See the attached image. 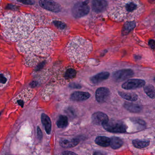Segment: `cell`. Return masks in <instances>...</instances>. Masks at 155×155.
<instances>
[{
	"label": "cell",
	"mask_w": 155,
	"mask_h": 155,
	"mask_svg": "<svg viewBox=\"0 0 155 155\" xmlns=\"http://www.w3.org/2000/svg\"><path fill=\"white\" fill-rule=\"evenodd\" d=\"M119 95L124 99L130 101H136L137 100L138 97L135 93H129L123 91H119Z\"/></svg>",
	"instance_id": "21"
},
{
	"label": "cell",
	"mask_w": 155,
	"mask_h": 155,
	"mask_svg": "<svg viewBox=\"0 0 155 155\" xmlns=\"http://www.w3.org/2000/svg\"><path fill=\"white\" fill-rule=\"evenodd\" d=\"M77 71L72 68H69L65 71L64 78L66 79H72L76 77Z\"/></svg>",
	"instance_id": "27"
},
{
	"label": "cell",
	"mask_w": 155,
	"mask_h": 155,
	"mask_svg": "<svg viewBox=\"0 0 155 155\" xmlns=\"http://www.w3.org/2000/svg\"><path fill=\"white\" fill-rule=\"evenodd\" d=\"M39 4L43 8L52 12H59L61 10V6L53 0H40Z\"/></svg>",
	"instance_id": "9"
},
{
	"label": "cell",
	"mask_w": 155,
	"mask_h": 155,
	"mask_svg": "<svg viewBox=\"0 0 155 155\" xmlns=\"http://www.w3.org/2000/svg\"><path fill=\"white\" fill-rule=\"evenodd\" d=\"M134 71L130 69H124L113 73V78L116 81L120 82L134 76Z\"/></svg>",
	"instance_id": "8"
},
{
	"label": "cell",
	"mask_w": 155,
	"mask_h": 155,
	"mask_svg": "<svg viewBox=\"0 0 155 155\" xmlns=\"http://www.w3.org/2000/svg\"><path fill=\"white\" fill-rule=\"evenodd\" d=\"M34 94V91L31 89L25 90L13 100V102L17 105L23 107L25 103L32 97Z\"/></svg>",
	"instance_id": "7"
},
{
	"label": "cell",
	"mask_w": 155,
	"mask_h": 155,
	"mask_svg": "<svg viewBox=\"0 0 155 155\" xmlns=\"http://www.w3.org/2000/svg\"><path fill=\"white\" fill-rule=\"evenodd\" d=\"M144 7L139 0H118L109 10L110 16L117 21H133L143 13Z\"/></svg>",
	"instance_id": "3"
},
{
	"label": "cell",
	"mask_w": 155,
	"mask_h": 155,
	"mask_svg": "<svg viewBox=\"0 0 155 155\" xmlns=\"http://www.w3.org/2000/svg\"><path fill=\"white\" fill-rule=\"evenodd\" d=\"M38 138L40 140H41L42 138V133L41 130L40 129L39 127H38Z\"/></svg>",
	"instance_id": "31"
},
{
	"label": "cell",
	"mask_w": 155,
	"mask_h": 155,
	"mask_svg": "<svg viewBox=\"0 0 155 155\" xmlns=\"http://www.w3.org/2000/svg\"><path fill=\"white\" fill-rule=\"evenodd\" d=\"M110 95V91L107 87H100L97 89L96 92V99L99 103L105 102Z\"/></svg>",
	"instance_id": "11"
},
{
	"label": "cell",
	"mask_w": 155,
	"mask_h": 155,
	"mask_svg": "<svg viewBox=\"0 0 155 155\" xmlns=\"http://www.w3.org/2000/svg\"><path fill=\"white\" fill-rule=\"evenodd\" d=\"M95 141L97 145L107 147L110 146V139L104 136H99L96 138Z\"/></svg>",
	"instance_id": "19"
},
{
	"label": "cell",
	"mask_w": 155,
	"mask_h": 155,
	"mask_svg": "<svg viewBox=\"0 0 155 155\" xmlns=\"http://www.w3.org/2000/svg\"><path fill=\"white\" fill-rule=\"evenodd\" d=\"M136 26V23L134 22H127L125 23L122 30V33L124 35L128 34L130 31H132Z\"/></svg>",
	"instance_id": "26"
},
{
	"label": "cell",
	"mask_w": 155,
	"mask_h": 155,
	"mask_svg": "<svg viewBox=\"0 0 155 155\" xmlns=\"http://www.w3.org/2000/svg\"><path fill=\"white\" fill-rule=\"evenodd\" d=\"M18 2L27 5H33L34 4L33 0H17Z\"/></svg>",
	"instance_id": "30"
},
{
	"label": "cell",
	"mask_w": 155,
	"mask_h": 155,
	"mask_svg": "<svg viewBox=\"0 0 155 155\" xmlns=\"http://www.w3.org/2000/svg\"><path fill=\"white\" fill-rule=\"evenodd\" d=\"M91 7L93 11L96 13H101L107 9V3L105 0H93Z\"/></svg>",
	"instance_id": "13"
},
{
	"label": "cell",
	"mask_w": 155,
	"mask_h": 155,
	"mask_svg": "<svg viewBox=\"0 0 155 155\" xmlns=\"http://www.w3.org/2000/svg\"><path fill=\"white\" fill-rule=\"evenodd\" d=\"M0 23L4 36L13 41L28 37L35 26L34 17L25 13H5L0 18Z\"/></svg>",
	"instance_id": "2"
},
{
	"label": "cell",
	"mask_w": 155,
	"mask_h": 155,
	"mask_svg": "<svg viewBox=\"0 0 155 155\" xmlns=\"http://www.w3.org/2000/svg\"><path fill=\"white\" fill-rule=\"evenodd\" d=\"M110 76V73L107 71L101 72L91 77L90 81L94 84H98L106 80Z\"/></svg>",
	"instance_id": "15"
},
{
	"label": "cell",
	"mask_w": 155,
	"mask_h": 155,
	"mask_svg": "<svg viewBox=\"0 0 155 155\" xmlns=\"http://www.w3.org/2000/svg\"><path fill=\"white\" fill-rule=\"evenodd\" d=\"M57 125L59 128H64L68 125V117L64 115H61L57 120Z\"/></svg>",
	"instance_id": "23"
},
{
	"label": "cell",
	"mask_w": 155,
	"mask_h": 155,
	"mask_svg": "<svg viewBox=\"0 0 155 155\" xmlns=\"http://www.w3.org/2000/svg\"><path fill=\"white\" fill-rule=\"evenodd\" d=\"M123 141L121 139L117 137H113L110 138V146L113 149H118L123 145Z\"/></svg>",
	"instance_id": "20"
},
{
	"label": "cell",
	"mask_w": 155,
	"mask_h": 155,
	"mask_svg": "<svg viewBox=\"0 0 155 155\" xmlns=\"http://www.w3.org/2000/svg\"><path fill=\"white\" fill-rule=\"evenodd\" d=\"M145 81L139 79H132L126 81L122 85V88L126 90H134L145 86Z\"/></svg>",
	"instance_id": "10"
},
{
	"label": "cell",
	"mask_w": 155,
	"mask_h": 155,
	"mask_svg": "<svg viewBox=\"0 0 155 155\" xmlns=\"http://www.w3.org/2000/svg\"><path fill=\"white\" fill-rule=\"evenodd\" d=\"M9 76L6 73L0 71V89L4 87L8 81Z\"/></svg>",
	"instance_id": "25"
},
{
	"label": "cell",
	"mask_w": 155,
	"mask_h": 155,
	"mask_svg": "<svg viewBox=\"0 0 155 155\" xmlns=\"http://www.w3.org/2000/svg\"><path fill=\"white\" fill-rule=\"evenodd\" d=\"M79 140L78 139H72L61 140L60 141V146L65 148H70L74 147L77 146L79 143Z\"/></svg>",
	"instance_id": "16"
},
{
	"label": "cell",
	"mask_w": 155,
	"mask_h": 155,
	"mask_svg": "<svg viewBox=\"0 0 155 155\" xmlns=\"http://www.w3.org/2000/svg\"><path fill=\"white\" fill-rule=\"evenodd\" d=\"M69 87L72 89H80L82 87L80 84L76 82L70 83L69 85Z\"/></svg>",
	"instance_id": "29"
},
{
	"label": "cell",
	"mask_w": 155,
	"mask_h": 155,
	"mask_svg": "<svg viewBox=\"0 0 155 155\" xmlns=\"http://www.w3.org/2000/svg\"><path fill=\"white\" fill-rule=\"evenodd\" d=\"M107 131L112 133H125L127 127L122 121L116 120H108L102 125Z\"/></svg>",
	"instance_id": "5"
},
{
	"label": "cell",
	"mask_w": 155,
	"mask_h": 155,
	"mask_svg": "<svg viewBox=\"0 0 155 155\" xmlns=\"http://www.w3.org/2000/svg\"><path fill=\"white\" fill-rule=\"evenodd\" d=\"M132 144L133 146L137 148H144L147 147L150 145V141L140 140L138 139L134 140H132Z\"/></svg>",
	"instance_id": "22"
},
{
	"label": "cell",
	"mask_w": 155,
	"mask_h": 155,
	"mask_svg": "<svg viewBox=\"0 0 155 155\" xmlns=\"http://www.w3.org/2000/svg\"><path fill=\"white\" fill-rule=\"evenodd\" d=\"M62 154L63 155H77L76 153H74L73 152H71V151H64V152L62 153Z\"/></svg>",
	"instance_id": "33"
},
{
	"label": "cell",
	"mask_w": 155,
	"mask_h": 155,
	"mask_svg": "<svg viewBox=\"0 0 155 155\" xmlns=\"http://www.w3.org/2000/svg\"><path fill=\"white\" fill-rule=\"evenodd\" d=\"M90 8L87 4L84 2H78L74 5L72 10L73 17L76 18H82L88 14Z\"/></svg>",
	"instance_id": "6"
},
{
	"label": "cell",
	"mask_w": 155,
	"mask_h": 155,
	"mask_svg": "<svg viewBox=\"0 0 155 155\" xmlns=\"http://www.w3.org/2000/svg\"><path fill=\"white\" fill-rule=\"evenodd\" d=\"M90 97V94L88 92L75 91L71 95L70 99L74 101H83L88 99Z\"/></svg>",
	"instance_id": "14"
},
{
	"label": "cell",
	"mask_w": 155,
	"mask_h": 155,
	"mask_svg": "<svg viewBox=\"0 0 155 155\" xmlns=\"http://www.w3.org/2000/svg\"><path fill=\"white\" fill-rule=\"evenodd\" d=\"M41 121L45 127L46 132L49 135L51 130V122L50 118L48 115L44 113L41 115Z\"/></svg>",
	"instance_id": "18"
},
{
	"label": "cell",
	"mask_w": 155,
	"mask_h": 155,
	"mask_svg": "<svg viewBox=\"0 0 155 155\" xmlns=\"http://www.w3.org/2000/svg\"><path fill=\"white\" fill-rule=\"evenodd\" d=\"M124 107L130 112L134 113H139L142 110V107L140 105L128 102L124 103Z\"/></svg>",
	"instance_id": "17"
},
{
	"label": "cell",
	"mask_w": 155,
	"mask_h": 155,
	"mask_svg": "<svg viewBox=\"0 0 155 155\" xmlns=\"http://www.w3.org/2000/svg\"><path fill=\"white\" fill-rule=\"evenodd\" d=\"M53 24L56 27H57L58 28L60 29H64L66 27V25L65 23L61 22V21H53Z\"/></svg>",
	"instance_id": "28"
},
{
	"label": "cell",
	"mask_w": 155,
	"mask_h": 155,
	"mask_svg": "<svg viewBox=\"0 0 155 155\" xmlns=\"http://www.w3.org/2000/svg\"><path fill=\"white\" fill-rule=\"evenodd\" d=\"M91 42L80 36L71 39L66 48L67 54L73 62L83 63L92 51Z\"/></svg>",
	"instance_id": "4"
},
{
	"label": "cell",
	"mask_w": 155,
	"mask_h": 155,
	"mask_svg": "<svg viewBox=\"0 0 155 155\" xmlns=\"http://www.w3.org/2000/svg\"><path fill=\"white\" fill-rule=\"evenodd\" d=\"M149 44L150 46L151 49H154V48H155V41H154L153 40L150 41L149 42Z\"/></svg>",
	"instance_id": "32"
},
{
	"label": "cell",
	"mask_w": 155,
	"mask_h": 155,
	"mask_svg": "<svg viewBox=\"0 0 155 155\" xmlns=\"http://www.w3.org/2000/svg\"><path fill=\"white\" fill-rule=\"evenodd\" d=\"M144 91L149 97L151 99L155 98V88L153 85L148 84L144 87Z\"/></svg>",
	"instance_id": "24"
},
{
	"label": "cell",
	"mask_w": 155,
	"mask_h": 155,
	"mask_svg": "<svg viewBox=\"0 0 155 155\" xmlns=\"http://www.w3.org/2000/svg\"><path fill=\"white\" fill-rule=\"evenodd\" d=\"M58 35L50 29L40 28L17 43L19 51L26 56L27 64L38 62V57H46L53 50Z\"/></svg>",
	"instance_id": "1"
},
{
	"label": "cell",
	"mask_w": 155,
	"mask_h": 155,
	"mask_svg": "<svg viewBox=\"0 0 155 155\" xmlns=\"http://www.w3.org/2000/svg\"><path fill=\"white\" fill-rule=\"evenodd\" d=\"M1 0H0V2H1Z\"/></svg>",
	"instance_id": "34"
},
{
	"label": "cell",
	"mask_w": 155,
	"mask_h": 155,
	"mask_svg": "<svg viewBox=\"0 0 155 155\" xmlns=\"http://www.w3.org/2000/svg\"><path fill=\"white\" fill-rule=\"evenodd\" d=\"M92 122L96 125H102L109 120L107 114L101 111L95 112L91 116Z\"/></svg>",
	"instance_id": "12"
}]
</instances>
